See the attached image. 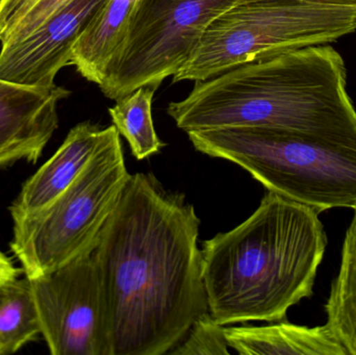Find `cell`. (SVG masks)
Wrapping results in <instances>:
<instances>
[{
	"label": "cell",
	"instance_id": "obj_5",
	"mask_svg": "<svg viewBox=\"0 0 356 355\" xmlns=\"http://www.w3.org/2000/svg\"><path fill=\"white\" fill-rule=\"evenodd\" d=\"M356 31V8L293 0L241 1L207 27L172 83L207 81L289 50L325 45Z\"/></svg>",
	"mask_w": 356,
	"mask_h": 355
},
{
	"label": "cell",
	"instance_id": "obj_8",
	"mask_svg": "<svg viewBox=\"0 0 356 355\" xmlns=\"http://www.w3.org/2000/svg\"><path fill=\"white\" fill-rule=\"evenodd\" d=\"M52 355H112L106 302L93 251L29 279Z\"/></svg>",
	"mask_w": 356,
	"mask_h": 355
},
{
	"label": "cell",
	"instance_id": "obj_14",
	"mask_svg": "<svg viewBox=\"0 0 356 355\" xmlns=\"http://www.w3.org/2000/svg\"><path fill=\"white\" fill-rule=\"evenodd\" d=\"M328 329L346 349L356 355V208L347 229L340 272L325 306Z\"/></svg>",
	"mask_w": 356,
	"mask_h": 355
},
{
	"label": "cell",
	"instance_id": "obj_20",
	"mask_svg": "<svg viewBox=\"0 0 356 355\" xmlns=\"http://www.w3.org/2000/svg\"><path fill=\"white\" fill-rule=\"evenodd\" d=\"M248 1V0H244ZM293 1L311 2V3L332 4V6H355L356 0H293Z\"/></svg>",
	"mask_w": 356,
	"mask_h": 355
},
{
	"label": "cell",
	"instance_id": "obj_2",
	"mask_svg": "<svg viewBox=\"0 0 356 355\" xmlns=\"http://www.w3.org/2000/svg\"><path fill=\"white\" fill-rule=\"evenodd\" d=\"M346 67L332 46H309L259 58L207 81L167 113L186 131L259 127L356 149V110Z\"/></svg>",
	"mask_w": 356,
	"mask_h": 355
},
{
	"label": "cell",
	"instance_id": "obj_3",
	"mask_svg": "<svg viewBox=\"0 0 356 355\" xmlns=\"http://www.w3.org/2000/svg\"><path fill=\"white\" fill-rule=\"evenodd\" d=\"M326 247L319 213L268 191L244 222L202 243L209 314L222 327L284 320L313 295Z\"/></svg>",
	"mask_w": 356,
	"mask_h": 355
},
{
	"label": "cell",
	"instance_id": "obj_4",
	"mask_svg": "<svg viewBox=\"0 0 356 355\" xmlns=\"http://www.w3.org/2000/svg\"><path fill=\"white\" fill-rule=\"evenodd\" d=\"M195 149L238 165L268 191L322 213L356 208V149L259 127L190 131Z\"/></svg>",
	"mask_w": 356,
	"mask_h": 355
},
{
	"label": "cell",
	"instance_id": "obj_12",
	"mask_svg": "<svg viewBox=\"0 0 356 355\" xmlns=\"http://www.w3.org/2000/svg\"><path fill=\"white\" fill-rule=\"evenodd\" d=\"M138 0H106L75 42L71 66L91 83L104 81L111 63L124 44Z\"/></svg>",
	"mask_w": 356,
	"mask_h": 355
},
{
	"label": "cell",
	"instance_id": "obj_6",
	"mask_svg": "<svg viewBox=\"0 0 356 355\" xmlns=\"http://www.w3.org/2000/svg\"><path fill=\"white\" fill-rule=\"evenodd\" d=\"M131 174L114 125L68 189L43 210L15 221L10 250L27 279L93 251Z\"/></svg>",
	"mask_w": 356,
	"mask_h": 355
},
{
	"label": "cell",
	"instance_id": "obj_17",
	"mask_svg": "<svg viewBox=\"0 0 356 355\" xmlns=\"http://www.w3.org/2000/svg\"><path fill=\"white\" fill-rule=\"evenodd\" d=\"M68 0H0V43L31 35Z\"/></svg>",
	"mask_w": 356,
	"mask_h": 355
},
{
	"label": "cell",
	"instance_id": "obj_10",
	"mask_svg": "<svg viewBox=\"0 0 356 355\" xmlns=\"http://www.w3.org/2000/svg\"><path fill=\"white\" fill-rule=\"evenodd\" d=\"M66 88L27 87L0 79V168L37 163L58 127V106Z\"/></svg>",
	"mask_w": 356,
	"mask_h": 355
},
{
	"label": "cell",
	"instance_id": "obj_16",
	"mask_svg": "<svg viewBox=\"0 0 356 355\" xmlns=\"http://www.w3.org/2000/svg\"><path fill=\"white\" fill-rule=\"evenodd\" d=\"M156 90L141 87L116 100L108 108L113 125L129 142L131 154L142 160L158 154L165 144L161 141L152 118V102Z\"/></svg>",
	"mask_w": 356,
	"mask_h": 355
},
{
	"label": "cell",
	"instance_id": "obj_19",
	"mask_svg": "<svg viewBox=\"0 0 356 355\" xmlns=\"http://www.w3.org/2000/svg\"><path fill=\"white\" fill-rule=\"evenodd\" d=\"M19 269L13 264L10 258L0 251V287L19 276Z\"/></svg>",
	"mask_w": 356,
	"mask_h": 355
},
{
	"label": "cell",
	"instance_id": "obj_13",
	"mask_svg": "<svg viewBox=\"0 0 356 355\" xmlns=\"http://www.w3.org/2000/svg\"><path fill=\"white\" fill-rule=\"evenodd\" d=\"M226 341L243 355H348L327 325L299 327L286 322L267 327H225Z\"/></svg>",
	"mask_w": 356,
	"mask_h": 355
},
{
	"label": "cell",
	"instance_id": "obj_7",
	"mask_svg": "<svg viewBox=\"0 0 356 355\" xmlns=\"http://www.w3.org/2000/svg\"><path fill=\"white\" fill-rule=\"evenodd\" d=\"M244 0H138L127 39L98 87L118 100L141 87L158 90L186 64L209 25Z\"/></svg>",
	"mask_w": 356,
	"mask_h": 355
},
{
	"label": "cell",
	"instance_id": "obj_1",
	"mask_svg": "<svg viewBox=\"0 0 356 355\" xmlns=\"http://www.w3.org/2000/svg\"><path fill=\"white\" fill-rule=\"evenodd\" d=\"M199 225L184 194L131 174L93 250L112 355L170 354L209 313Z\"/></svg>",
	"mask_w": 356,
	"mask_h": 355
},
{
	"label": "cell",
	"instance_id": "obj_18",
	"mask_svg": "<svg viewBox=\"0 0 356 355\" xmlns=\"http://www.w3.org/2000/svg\"><path fill=\"white\" fill-rule=\"evenodd\" d=\"M225 327L213 320L211 314L199 317L184 341L170 352L171 355H228V343L226 341Z\"/></svg>",
	"mask_w": 356,
	"mask_h": 355
},
{
	"label": "cell",
	"instance_id": "obj_15",
	"mask_svg": "<svg viewBox=\"0 0 356 355\" xmlns=\"http://www.w3.org/2000/svg\"><path fill=\"white\" fill-rule=\"evenodd\" d=\"M41 331L29 279L17 277L0 287V355L16 354Z\"/></svg>",
	"mask_w": 356,
	"mask_h": 355
},
{
	"label": "cell",
	"instance_id": "obj_11",
	"mask_svg": "<svg viewBox=\"0 0 356 355\" xmlns=\"http://www.w3.org/2000/svg\"><path fill=\"white\" fill-rule=\"evenodd\" d=\"M104 129L81 122L73 127L56 154L22 185L10 206L13 222L49 206L75 181L104 139Z\"/></svg>",
	"mask_w": 356,
	"mask_h": 355
},
{
	"label": "cell",
	"instance_id": "obj_9",
	"mask_svg": "<svg viewBox=\"0 0 356 355\" xmlns=\"http://www.w3.org/2000/svg\"><path fill=\"white\" fill-rule=\"evenodd\" d=\"M106 0H68L31 35L1 44L0 79L50 88L64 67L71 66L75 42Z\"/></svg>",
	"mask_w": 356,
	"mask_h": 355
}]
</instances>
